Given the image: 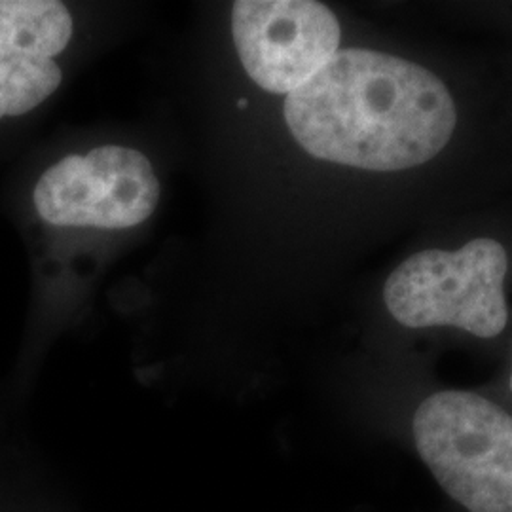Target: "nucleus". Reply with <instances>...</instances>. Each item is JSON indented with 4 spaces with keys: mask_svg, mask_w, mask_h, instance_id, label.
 <instances>
[{
    "mask_svg": "<svg viewBox=\"0 0 512 512\" xmlns=\"http://www.w3.org/2000/svg\"><path fill=\"white\" fill-rule=\"evenodd\" d=\"M160 183L147 156L133 148H93L46 169L33 190L40 220L57 228L126 230L154 213Z\"/></svg>",
    "mask_w": 512,
    "mask_h": 512,
    "instance_id": "4",
    "label": "nucleus"
},
{
    "mask_svg": "<svg viewBox=\"0 0 512 512\" xmlns=\"http://www.w3.org/2000/svg\"><path fill=\"white\" fill-rule=\"evenodd\" d=\"M232 33L255 84L287 95L319 73L340 46L338 19L313 0H239Z\"/></svg>",
    "mask_w": 512,
    "mask_h": 512,
    "instance_id": "5",
    "label": "nucleus"
},
{
    "mask_svg": "<svg viewBox=\"0 0 512 512\" xmlns=\"http://www.w3.org/2000/svg\"><path fill=\"white\" fill-rule=\"evenodd\" d=\"M509 391H511V395H512V365H511V372H509Z\"/></svg>",
    "mask_w": 512,
    "mask_h": 512,
    "instance_id": "7",
    "label": "nucleus"
},
{
    "mask_svg": "<svg viewBox=\"0 0 512 512\" xmlns=\"http://www.w3.org/2000/svg\"><path fill=\"white\" fill-rule=\"evenodd\" d=\"M285 120L308 154L368 171H403L435 158L458 114L442 80L420 65L344 50L285 99Z\"/></svg>",
    "mask_w": 512,
    "mask_h": 512,
    "instance_id": "1",
    "label": "nucleus"
},
{
    "mask_svg": "<svg viewBox=\"0 0 512 512\" xmlns=\"http://www.w3.org/2000/svg\"><path fill=\"white\" fill-rule=\"evenodd\" d=\"M73 37L69 8L57 0H0V120L37 109L59 88L55 57Z\"/></svg>",
    "mask_w": 512,
    "mask_h": 512,
    "instance_id": "6",
    "label": "nucleus"
},
{
    "mask_svg": "<svg viewBox=\"0 0 512 512\" xmlns=\"http://www.w3.org/2000/svg\"><path fill=\"white\" fill-rule=\"evenodd\" d=\"M406 442L456 512H512V412L467 389L421 397Z\"/></svg>",
    "mask_w": 512,
    "mask_h": 512,
    "instance_id": "2",
    "label": "nucleus"
},
{
    "mask_svg": "<svg viewBox=\"0 0 512 512\" xmlns=\"http://www.w3.org/2000/svg\"><path fill=\"white\" fill-rule=\"evenodd\" d=\"M507 268L505 247L490 238L473 239L452 253L420 251L389 275L385 306L406 329L450 327L494 340L509 323Z\"/></svg>",
    "mask_w": 512,
    "mask_h": 512,
    "instance_id": "3",
    "label": "nucleus"
}]
</instances>
